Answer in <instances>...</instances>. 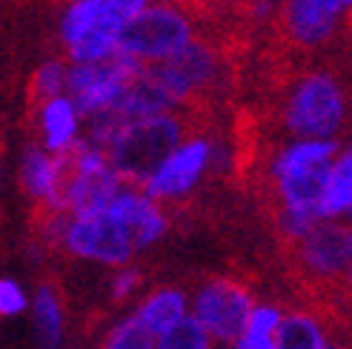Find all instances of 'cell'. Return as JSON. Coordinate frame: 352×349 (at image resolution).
<instances>
[{"label": "cell", "mask_w": 352, "mask_h": 349, "mask_svg": "<svg viewBox=\"0 0 352 349\" xmlns=\"http://www.w3.org/2000/svg\"><path fill=\"white\" fill-rule=\"evenodd\" d=\"M275 124L284 137L341 141L352 132V92L344 75L329 63L295 72L280 89Z\"/></svg>", "instance_id": "6da1fadb"}, {"label": "cell", "mask_w": 352, "mask_h": 349, "mask_svg": "<svg viewBox=\"0 0 352 349\" xmlns=\"http://www.w3.org/2000/svg\"><path fill=\"white\" fill-rule=\"evenodd\" d=\"M338 141L324 137H280L267 152L263 178L270 183L275 209H292L321 218V195Z\"/></svg>", "instance_id": "7a4b0ae2"}, {"label": "cell", "mask_w": 352, "mask_h": 349, "mask_svg": "<svg viewBox=\"0 0 352 349\" xmlns=\"http://www.w3.org/2000/svg\"><path fill=\"white\" fill-rule=\"evenodd\" d=\"M103 115L109 117V135L103 149L118 178L126 183L144 181L152 166L192 129L186 109H166L135 120H118L112 112Z\"/></svg>", "instance_id": "3957f363"}, {"label": "cell", "mask_w": 352, "mask_h": 349, "mask_svg": "<svg viewBox=\"0 0 352 349\" xmlns=\"http://www.w3.org/2000/svg\"><path fill=\"white\" fill-rule=\"evenodd\" d=\"M201 34V21L192 6L175 0H149L120 29L118 49L140 66L164 63Z\"/></svg>", "instance_id": "277c9868"}, {"label": "cell", "mask_w": 352, "mask_h": 349, "mask_svg": "<svg viewBox=\"0 0 352 349\" xmlns=\"http://www.w3.org/2000/svg\"><path fill=\"white\" fill-rule=\"evenodd\" d=\"M212 174H215V135L189 129L152 166V172L140 181V189L155 201H161L164 206H178L195 198Z\"/></svg>", "instance_id": "5b68a950"}, {"label": "cell", "mask_w": 352, "mask_h": 349, "mask_svg": "<svg viewBox=\"0 0 352 349\" xmlns=\"http://www.w3.org/2000/svg\"><path fill=\"white\" fill-rule=\"evenodd\" d=\"M149 78L157 83V89L166 95L175 109H186L204 95H209L223 78V55L221 49L198 34L192 38L178 55H172L164 63L144 66Z\"/></svg>", "instance_id": "8992f818"}, {"label": "cell", "mask_w": 352, "mask_h": 349, "mask_svg": "<svg viewBox=\"0 0 352 349\" xmlns=\"http://www.w3.org/2000/svg\"><path fill=\"white\" fill-rule=\"evenodd\" d=\"M58 243L69 255L100 267L132 264L138 255L129 229L109 206L89 209V212H66Z\"/></svg>", "instance_id": "52a82bcc"}, {"label": "cell", "mask_w": 352, "mask_h": 349, "mask_svg": "<svg viewBox=\"0 0 352 349\" xmlns=\"http://www.w3.org/2000/svg\"><path fill=\"white\" fill-rule=\"evenodd\" d=\"M123 17L109 0H69L60 17V43L69 63H95L118 55Z\"/></svg>", "instance_id": "ba28073f"}, {"label": "cell", "mask_w": 352, "mask_h": 349, "mask_svg": "<svg viewBox=\"0 0 352 349\" xmlns=\"http://www.w3.org/2000/svg\"><path fill=\"white\" fill-rule=\"evenodd\" d=\"M255 292L235 275H212L192 289L189 315L195 318L218 346H230L255 306Z\"/></svg>", "instance_id": "9c48e42d"}, {"label": "cell", "mask_w": 352, "mask_h": 349, "mask_svg": "<svg viewBox=\"0 0 352 349\" xmlns=\"http://www.w3.org/2000/svg\"><path fill=\"white\" fill-rule=\"evenodd\" d=\"M275 23L292 49L324 55L341 43L349 29V14L336 0H280Z\"/></svg>", "instance_id": "30bf717a"}, {"label": "cell", "mask_w": 352, "mask_h": 349, "mask_svg": "<svg viewBox=\"0 0 352 349\" xmlns=\"http://www.w3.org/2000/svg\"><path fill=\"white\" fill-rule=\"evenodd\" d=\"M140 69L144 66L132 60L129 55H123V52L95 63H69L66 95L75 100L83 120H89L118 106V100L129 89V83L140 75Z\"/></svg>", "instance_id": "8fae6325"}, {"label": "cell", "mask_w": 352, "mask_h": 349, "mask_svg": "<svg viewBox=\"0 0 352 349\" xmlns=\"http://www.w3.org/2000/svg\"><path fill=\"white\" fill-rule=\"evenodd\" d=\"M289 249L298 272L309 284L338 286L341 275L352 264V223L344 218H321Z\"/></svg>", "instance_id": "7c38bea8"}, {"label": "cell", "mask_w": 352, "mask_h": 349, "mask_svg": "<svg viewBox=\"0 0 352 349\" xmlns=\"http://www.w3.org/2000/svg\"><path fill=\"white\" fill-rule=\"evenodd\" d=\"M107 206L129 229L138 252L157 247V243H161L172 229L169 209L161 201H155L152 195H146V192L140 189V183H126L123 181Z\"/></svg>", "instance_id": "4fadbf2b"}, {"label": "cell", "mask_w": 352, "mask_h": 349, "mask_svg": "<svg viewBox=\"0 0 352 349\" xmlns=\"http://www.w3.org/2000/svg\"><path fill=\"white\" fill-rule=\"evenodd\" d=\"M38 129L41 146L55 155H63L83 137V115L78 112L75 100L63 92L38 103Z\"/></svg>", "instance_id": "5bb4252c"}, {"label": "cell", "mask_w": 352, "mask_h": 349, "mask_svg": "<svg viewBox=\"0 0 352 349\" xmlns=\"http://www.w3.org/2000/svg\"><path fill=\"white\" fill-rule=\"evenodd\" d=\"M23 186L29 195L43 203V209H58V198H60V186L66 178V158L55 155L43 146H29L23 155Z\"/></svg>", "instance_id": "9a60e30c"}, {"label": "cell", "mask_w": 352, "mask_h": 349, "mask_svg": "<svg viewBox=\"0 0 352 349\" xmlns=\"http://www.w3.org/2000/svg\"><path fill=\"white\" fill-rule=\"evenodd\" d=\"M352 212V132L338 141V149L332 155L324 195H321V218H349Z\"/></svg>", "instance_id": "2e32d148"}, {"label": "cell", "mask_w": 352, "mask_h": 349, "mask_svg": "<svg viewBox=\"0 0 352 349\" xmlns=\"http://www.w3.org/2000/svg\"><path fill=\"white\" fill-rule=\"evenodd\" d=\"M332 338V329L321 312L309 306L284 309L275 335V349H324Z\"/></svg>", "instance_id": "e0dca14e"}, {"label": "cell", "mask_w": 352, "mask_h": 349, "mask_svg": "<svg viewBox=\"0 0 352 349\" xmlns=\"http://www.w3.org/2000/svg\"><path fill=\"white\" fill-rule=\"evenodd\" d=\"M189 315V292L181 286H157L138 304L135 318L144 324L152 335L166 333L169 326Z\"/></svg>", "instance_id": "ac0fdd59"}, {"label": "cell", "mask_w": 352, "mask_h": 349, "mask_svg": "<svg viewBox=\"0 0 352 349\" xmlns=\"http://www.w3.org/2000/svg\"><path fill=\"white\" fill-rule=\"evenodd\" d=\"M284 315V306L275 301H255L250 318H246L241 335L223 349H275L278 324Z\"/></svg>", "instance_id": "d6986e66"}, {"label": "cell", "mask_w": 352, "mask_h": 349, "mask_svg": "<svg viewBox=\"0 0 352 349\" xmlns=\"http://www.w3.org/2000/svg\"><path fill=\"white\" fill-rule=\"evenodd\" d=\"M34 326L43 349H60L63 344V304L52 284H43L34 295Z\"/></svg>", "instance_id": "ffe728a7"}, {"label": "cell", "mask_w": 352, "mask_h": 349, "mask_svg": "<svg viewBox=\"0 0 352 349\" xmlns=\"http://www.w3.org/2000/svg\"><path fill=\"white\" fill-rule=\"evenodd\" d=\"M155 349H218V344L195 318L186 315L166 333L155 335Z\"/></svg>", "instance_id": "44dd1931"}, {"label": "cell", "mask_w": 352, "mask_h": 349, "mask_svg": "<svg viewBox=\"0 0 352 349\" xmlns=\"http://www.w3.org/2000/svg\"><path fill=\"white\" fill-rule=\"evenodd\" d=\"M66 75H69V60H46L38 72L32 78V100L41 103V100H49L55 95H63L66 92Z\"/></svg>", "instance_id": "7402d4cb"}, {"label": "cell", "mask_w": 352, "mask_h": 349, "mask_svg": "<svg viewBox=\"0 0 352 349\" xmlns=\"http://www.w3.org/2000/svg\"><path fill=\"white\" fill-rule=\"evenodd\" d=\"M103 349H155V335L135 315H129L107 335Z\"/></svg>", "instance_id": "603a6c76"}, {"label": "cell", "mask_w": 352, "mask_h": 349, "mask_svg": "<svg viewBox=\"0 0 352 349\" xmlns=\"http://www.w3.org/2000/svg\"><path fill=\"white\" fill-rule=\"evenodd\" d=\"M140 286H144V272H140L138 267H132V264L115 267V275H112V281H109L112 301L123 304V301L135 298V292H140Z\"/></svg>", "instance_id": "cb8c5ba5"}, {"label": "cell", "mask_w": 352, "mask_h": 349, "mask_svg": "<svg viewBox=\"0 0 352 349\" xmlns=\"http://www.w3.org/2000/svg\"><path fill=\"white\" fill-rule=\"evenodd\" d=\"M26 309V295L14 281H0V315H17Z\"/></svg>", "instance_id": "d4e9b609"}, {"label": "cell", "mask_w": 352, "mask_h": 349, "mask_svg": "<svg viewBox=\"0 0 352 349\" xmlns=\"http://www.w3.org/2000/svg\"><path fill=\"white\" fill-rule=\"evenodd\" d=\"M278 3H280V0H243L241 9L255 23H272L275 14H278Z\"/></svg>", "instance_id": "484cf974"}, {"label": "cell", "mask_w": 352, "mask_h": 349, "mask_svg": "<svg viewBox=\"0 0 352 349\" xmlns=\"http://www.w3.org/2000/svg\"><path fill=\"white\" fill-rule=\"evenodd\" d=\"M109 3H112V6H115V12L123 17V23H126L129 17H135L140 9H144V6L149 3V0H109Z\"/></svg>", "instance_id": "4316f807"}, {"label": "cell", "mask_w": 352, "mask_h": 349, "mask_svg": "<svg viewBox=\"0 0 352 349\" xmlns=\"http://www.w3.org/2000/svg\"><path fill=\"white\" fill-rule=\"evenodd\" d=\"M338 289H341V295H344V301H349V304H352V264H349V267H346V272L341 275Z\"/></svg>", "instance_id": "83f0119b"}, {"label": "cell", "mask_w": 352, "mask_h": 349, "mask_svg": "<svg viewBox=\"0 0 352 349\" xmlns=\"http://www.w3.org/2000/svg\"><path fill=\"white\" fill-rule=\"evenodd\" d=\"M324 349H352V341L346 335H336V333H332V338H329V344Z\"/></svg>", "instance_id": "f1b7e54d"}, {"label": "cell", "mask_w": 352, "mask_h": 349, "mask_svg": "<svg viewBox=\"0 0 352 349\" xmlns=\"http://www.w3.org/2000/svg\"><path fill=\"white\" fill-rule=\"evenodd\" d=\"M204 3H209V6H215V9H238L243 0H204Z\"/></svg>", "instance_id": "f546056e"}, {"label": "cell", "mask_w": 352, "mask_h": 349, "mask_svg": "<svg viewBox=\"0 0 352 349\" xmlns=\"http://www.w3.org/2000/svg\"><path fill=\"white\" fill-rule=\"evenodd\" d=\"M336 3H338V6H341V9H344L349 17H352V0H336Z\"/></svg>", "instance_id": "4dcf8cb0"}, {"label": "cell", "mask_w": 352, "mask_h": 349, "mask_svg": "<svg viewBox=\"0 0 352 349\" xmlns=\"http://www.w3.org/2000/svg\"><path fill=\"white\" fill-rule=\"evenodd\" d=\"M175 3H184V6H192V9H195V6L204 3V0H175Z\"/></svg>", "instance_id": "1f68e13d"}, {"label": "cell", "mask_w": 352, "mask_h": 349, "mask_svg": "<svg viewBox=\"0 0 352 349\" xmlns=\"http://www.w3.org/2000/svg\"><path fill=\"white\" fill-rule=\"evenodd\" d=\"M346 221H349V223H352V212H349V218H346Z\"/></svg>", "instance_id": "d6a6232c"}]
</instances>
